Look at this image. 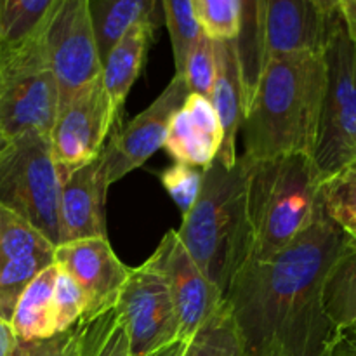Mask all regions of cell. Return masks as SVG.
<instances>
[{
    "mask_svg": "<svg viewBox=\"0 0 356 356\" xmlns=\"http://www.w3.org/2000/svg\"><path fill=\"white\" fill-rule=\"evenodd\" d=\"M348 243H350V249L356 252V232L351 233V235H348Z\"/></svg>",
    "mask_w": 356,
    "mask_h": 356,
    "instance_id": "40",
    "label": "cell"
},
{
    "mask_svg": "<svg viewBox=\"0 0 356 356\" xmlns=\"http://www.w3.org/2000/svg\"><path fill=\"white\" fill-rule=\"evenodd\" d=\"M320 204L346 236L356 232V162L322 181Z\"/></svg>",
    "mask_w": 356,
    "mask_h": 356,
    "instance_id": "24",
    "label": "cell"
},
{
    "mask_svg": "<svg viewBox=\"0 0 356 356\" xmlns=\"http://www.w3.org/2000/svg\"><path fill=\"white\" fill-rule=\"evenodd\" d=\"M59 356H76V325L73 327L72 337H70L68 344H66V348Z\"/></svg>",
    "mask_w": 356,
    "mask_h": 356,
    "instance_id": "39",
    "label": "cell"
},
{
    "mask_svg": "<svg viewBox=\"0 0 356 356\" xmlns=\"http://www.w3.org/2000/svg\"><path fill=\"white\" fill-rule=\"evenodd\" d=\"M160 7V0H89L101 65L110 49L131 26L146 23L159 28L163 19Z\"/></svg>",
    "mask_w": 356,
    "mask_h": 356,
    "instance_id": "19",
    "label": "cell"
},
{
    "mask_svg": "<svg viewBox=\"0 0 356 356\" xmlns=\"http://www.w3.org/2000/svg\"><path fill=\"white\" fill-rule=\"evenodd\" d=\"M61 179L47 136L28 132L9 141L0 153V205L61 245Z\"/></svg>",
    "mask_w": 356,
    "mask_h": 356,
    "instance_id": "7",
    "label": "cell"
},
{
    "mask_svg": "<svg viewBox=\"0 0 356 356\" xmlns=\"http://www.w3.org/2000/svg\"><path fill=\"white\" fill-rule=\"evenodd\" d=\"M54 308L58 334L75 327L86 313V296L82 289L63 270L58 271V278H56Z\"/></svg>",
    "mask_w": 356,
    "mask_h": 356,
    "instance_id": "31",
    "label": "cell"
},
{
    "mask_svg": "<svg viewBox=\"0 0 356 356\" xmlns=\"http://www.w3.org/2000/svg\"><path fill=\"white\" fill-rule=\"evenodd\" d=\"M176 73L183 76L190 94L211 96L216 79V40L200 33L195 44L188 49L181 70Z\"/></svg>",
    "mask_w": 356,
    "mask_h": 356,
    "instance_id": "29",
    "label": "cell"
},
{
    "mask_svg": "<svg viewBox=\"0 0 356 356\" xmlns=\"http://www.w3.org/2000/svg\"><path fill=\"white\" fill-rule=\"evenodd\" d=\"M58 264H51L30 282L19 296L10 316V327L21 341H40L54 337L56 327L54 289Z\"/></svg>",
    "mask_w": 356,
    "mask_h": 356,
    "instance_id": "18",
    "label": "cell"
},
{
    "mask_svg": "<svg viewBox=\"0 0 356 356\" xmlns=\"http://www.w3.org/2000/svg\"><path fill=\"white\" fill-rule=\"evenodd\" d=\"M165 26L170 35L174 52V65L179 72L188 49L200 37V28L195 19L191 0H160Z\"/></svg>",
    "mask_w": 356,
    "mask_h": 356,
    "instance_id": "30",
    "label": "cell"
},
{
    "mask_svg": "<svg viewBox=\"0 0 356 356\" xmlns=\"http://www.w3.org/2000/svg\"><path fill=\"white\" fill-rule=\"evenodd\" d=\"M348 247L346 233L320 204L291 245L238 271L225 302L243 356H332L337 332L323 308V284Z\"/></svg>",
    "mask_w": 356,
    "mask_h": 356,
    "instance_id": "1",
    "label": "cell"
},
{
    "mask_svg": "<svg viewBox=\"0 0 356 356\" xmlns=\"http://www.w3.org/2000/svg\"><path fill=\"white\" fill-rule=\"evenodd\" d=\"M76 356H132L127 329L117 308L79 320Z\"/></svg>",
    "mask_w": 356,
    "mask_h": 356,
    "instance_id": "22",
    "label": "cell"
},
{
    "mask_svg": "<svg viewBox=\"0 0 356 356\" xmlns=\"http://www.w3.org/2000/svg\"><path fill=\"white\" fill-rule=\"evenodd\" d=\"M59 110V89L38 31L0 51V134L51 136Z\"/></svg>",
    "mask_w": 356,
    "mask_h": 356,
    "instance_id": "5",
    "label": "cell"
},
{
    "mask_svg": "<svg viewBox=\"0 0 356 356\" xmlns=\"http://www.w3.org/2000/svg\"><path fill=\"white\" fill-rule=\"evenodd\" d=\"M235 45L249 104L264 68V0H240V26Z\"/></svg>",
    "mask_w": 356,
    "mask_h": 356,
    "instance_id": "20",
    "label": "cell"
},
{
    "mask_svg": "<svg viewBox=\"0 0 356 356\" xmlns=\"http://www.w3.org/2000/svg\"><path fill=\"white\" fill-rule=\"evenodd\" d=\"M323 308L336 332L356 329V252L350 247L327 273Z\"/></svg>",
    "mask_w": 356,
    "mask_h": 356,
    "instance_id": "21",
    "label": "cell"
},
{
    "mask_svg": "<svg viewBox=\"0 0 356 356\" xmlns=\"http://www.w3.org/2000/svg\"><path fill=\"white\" fill-rule=\"evenodd\" d=\"M7 145H9V141H7V139H6V138H3V136H2V134H0V153H2V152H3V149H6V148H7Z\"/></svg>",
    "mask_w": 356,
    "mask_h": 356,
    "instance_id": "41",
    "label": "cell"
},
{
    "mask_svg": "<svg viewBox=\"0 0 356 356\" xmlns=\"http://www.w3.org/2000/svg\"><path fill=\"white\" fill-rule=\"evenodd\" d=\"M190 94L181 75H174L160 96L146 110L118 129L103 148V165L108 184L124 179L139 169L149 156L163 148L172 117Z\"/></svg>",
    "mask_w": 356,
    "mask_h": 356,
    "instance_id": "11",
    "label": "cell"
},
{
    "mask_svg": "<svg viewBox=\"0 0 356 356\" xmlns=\"http://www.w3.org/2000/svg\"><path fill=\"white\" fill-rule=\"evenodd\" d=\"M73 334V327L66 332L56 334L54 337L40 341H21L17 339L14 356H59L68 344Z\"/></svg>",
    "mask_w": 356,
    "mask_h": 356,
    "instance_id": "33",
    "label": "cell"
},
{
    "mask_svg": "<svg viewBox=\"0 0 356 356\" xmlns=\"http://www.w3.org/2000/svg\"><path fill=\"white\" fill-rule=\"evenodd\" d=\"M117 120L101 76L59 106L49 136L59 179H66L103 153L108 132Z\"/></svg>",
    "mask_w": 356,
    "mask_h": 356,
    "instance_id": "8",
    "label": "cell"
},
{
    "mask_svg": "<svg viewBox=\"0 0 356 356\" xmlns=\"http://www.w3.org/2000/svg\"><path fill=\"white\" fill-rule=\"evenodd\" d=\"M155 30L156 28H153L152 24H134L122 35L120 40L110 49L104 58L101 80L117 118L120 117L129 90L132 89L136 79L141 73Z\"/></svg>",
    "mask_w": 356,
    "mask_h": 356,
    "instance_id": "17",
    "label": "cell"
},
{
    "mask_svg": "<svg viewBox=\"0 0 356 356\" xmlns=\"http://www.w3.org/2000/svg\"><path fill=\"white\" fill-rule=\"evenodd\" d=\"M146 266L163 278L179 322V337L190 341L222 308L225 298L181 243L176 229L163 235Z\"/></svg>",
    "mask_w": 356,
    "mask_h": 356,
    "instance_id": "10",
    "label": "cell"
},
{
    "mask_svg": "<svg viewBox=\"0 0 356 356\" xmlns=\"http://www.w3.org/2000/svg\"><path fill=\"white\" fill-rule=\"evenodd\" d=\"M54 0H0V44H19L44 23Z\"/></svg>",
    "mask_w": 356,
    "mask_h": 356,
    "instance_id": "25",
    "label": "cell"
},
{
    "mask_svg": "<svg viewBox=\"0 0 356 356\" xmlns=\"http://www.w3.org/2000/svg\"><path fill=\"white\" fill-rule=\"evenodd\" d=\"M212 106L222 129V143L216 159L232 167L236 162V136L247 110L245 89L235 40H216V79L211 90Z\"/></svg>",
    "mask_w": 356,
    "mask_h": 356,
    "instance_id": "16",
    "label": "cell"
},
{
    "mask_svg": "<svg viewBox=\"0 0 356 356\" xmlns=\"http://www.w3.org/2000/svg\"><path fill=\"white\" fill-rule=\"evenodd\" d=\"M186 344L188 341L177 339L174 341V343L167 344V346L160 348L159 351H153V353H149L148 356H183L184 350H186Z\"/></svg>",
    "mask_w": 356,
    "mask_h": 356,
    "instance_id": "37",
    "label": "cell"
},
{
    "mask_svg": "<svg viewBox=\"0 0 356 356\" xmlns=\"http://www.w3.org/2000/svg\"><path fill=\"white\" fill-rule=\"evenodd\" d=\"M108 188L110 184L101 155L61 181V191H59L61 243L106 236L104 204H106Z\"/></svg>",
    "mask_w": 356,
    "mask_h": 356,
    "instance_id": "13",
    "label": "cell"
},
{
    "mask_svg": "<svg viewBox=\"0 0 356 356\" xmlns=\"http://www.w3.org/2000/svg\"><path fill=\"white\" fill-rule=\"evenodd\" d=\"M202 177H204V172H200L197 167L177 162L160 174L162 186L165 188L174 204L183 211V214H186L197 202L200 195Z\"/></svg>",
    "mask_w": 356,
    "mask_h": 356,
    "instance_id": "32",
    "label": "cell"
},
{
    "mask_svg": "<svg viewBox=\"0 0 356 356\" xmlns=\"http://www.w3.org/2000/svg\"><path fill=\"white\" fill-rule=\"evenodd\" d=\"M313 3L325 19H332L339 13V0H313Z\"/></svg>",
    "mask_w": 356,
    "mask_h": 356,
    "instance_id": "38",
    "label": "cell"
},
{
    "mask_svg": "<svg viewBox=\"0 0 356 356\" xmlns=\"http://www.w3.org/2000/svg\"><path fill=\"white\" fill-rule=\"evenodd\" d=\"M323 51L282 54L264 63L243 118V155L266 160L313 155L325 94Z\"/></svg>",
    "mask_w": 356,
    "mask_h": 356,
    "instance_id": "2",
    "label": "cell"
},
{
    "mask_svg": "<svg viewBox=\"0 0 356 356\" xmlns=\"http://www.w3.org/2000/svg\"><path fill=\"white\" fill-rule=\"evenodd\" d=\"M17 346V337L7 320L0 318V356H14Z\"/></svg>",
    "mask_w": 356,
    "mask_h": 356,
    "instance_id": "36",
    "label": "cell"
},
{
    "mask_svg": "<svg viewBox=\"0 0 356 356\" xmlns=\"http://www.w3.org/2000/svg\"><path fill=\"white\" fill-rule=\"evenodd\" d=\"M323 58L325 94L312 159L325 181L356 162V42L339 13L329 21Z\"/></svg>",
    "mask_w": 356,
    "mask_h": 356,
    "instance_id": "6",
    "label": "cell"
},
{
    "mask_svg": "<svg viewBox=\"0 0 356 356\" xmlns=\"http://www.w3.org/2000/svg\"><path fill=\"white\" fill-rule=\"evenodd\" d=\"M183 356H243L238 330L228 306L205 323L186 344Z\"/></svg>",
    "mask_w": 356,
    "mask_h": 356,
    "instance_id": "27",
    "label": "cell"
},
{
    "mask_svg": "<svg viewBox=\"0 0 356 356\" xmlns=\"http://www.w3.org/2000/svg\"><path fill=\"white\" fill-rule=\"evenodd\" d=\"M54 264V256L38 254L0 263V318L10 322L16 302L38 273Z\"/></svg>",
    "mask_w": 356,
    "mask_h": 356,
    "instance_id": "26",
    "label": "cell"
},
{
    "mask_svg": "<svg viewBox=\"0 0 356 356\" xmlns=\"http://www.w3.org/2000/svg\"><path fill=\"white\" fill-rule=\"evenodd\" d=\"M339 14L348 35L356 42V0H339Z\"/></svg>",
    "mask_w": 356,
    "mask_h": 356,
    "instance_id": "35",
    "label": "cell"
},
{
    "mask_svg": "<svg viewBox=\"0 0 356 356\" xmlns=\"http://www.w3.org/2000/svg\"><path fill=\"white\" fill-rule=\"evenodd\" d=\"M332 356H356V329L337 332Z\"/></svg>",
    "mask_w": 356,
    "mask_h": 356,
    "instance_id": "34",
    "label": "cell"
},
{
    "mask_svg": "<svg viewBox=\"0 0 356 356\" xmlns=\"http://www.w3.org/2000/svg\"><path fill=\"white\" fill-rule=\"evenodd\" d=\"M247 170L249 160L243 155L232 167L216 159L204 170L197 202L183 214V225L176 229L184 249L222 298L252 256Z\"/></svg>",
    "mask_w": 356,
    "mask_h": 356,
    "instance_id": "3",
    "label": "cell"
},
{
    "mask_svg": "<svg viewBox=\"0 0 356 356\" xmlns=\"http://www.w3.org/2000/svg\"><path fill=\"white\" fill-rule=\"evenodd\" d=\"M247 160L250 259L266 261L291 245L315 221L322 179L309 155Z\"/></svg>",
    "mask_w": 356,
    "mask_h": 356,
    "instance_id": "4",
    "label": "cell"
},
{
    "mask_svg": "<svg viewBox=\"0 0 356 356\" xmlns=\"http://www.w3.org/2000/svg\"><path fill=\"white\" fill-rule=\"evenodd\" d=\"M54 263L82 289L86 296L82 318L115 308L129 277V268L115 256L106 236L61 243L54 250Z\"/></svg>",
    "mask_w": 356,
    "mask_h": 356,
    "instance_id": "12",
    "label": "cell"
},
{
    "mask_svg": "<svg viewBox=\"0 0 356 356\" xmlns=\"http://www.w3.org/2000/svg\"><path fill=\"white\" fill-rule=\"evenodd\" d=\"M115 308L127 329L132 356H148L181 339L167 284L146 264L129 268Z\"/></svg>",
    "mask_w": 356,
    "mask_h": 356,
    "instance_id": "9",
    "label": "cell"
},
{
    "mask_svg": "<svg viewBox=\"0 0 356 356\" xmlns=\"http://www.w3.org/2000/svg\"><path fill=\"white\" fill-rule=\"evenodd\" d=\"M202 33L212 40H236L240 26V0H191Z\"/></svg>",
    "mask_w": 356,
    "mask_h": 356,
    "instance_id": "28",
    "label": "cell"
},
{
    "mask_svg": "<svg viewBox=\"0 0 356 356\" xmlns=\"http://www.w3.org/2000/svg\"><path fill=\"white\" fill-rule=\"evenodd\" d=\"M222 143V129L209 97L188 94L172 117L163 148L184 165L209 169Z\"/></svg>",
    "mask_w": 356,
    "mask_h": 356,
    "instance_id": "15",
    "label": "cell"
},
{
    "mask_svg": "<svg viewBox=\"0 0 356 356\" xmlns=\"http://www.w3.org/2000/svg\"><path fill=\"white\" fill-rule=\"evenodd\" d=\"M329 21L313 0H264V63L291 52L323 51Z\"/></svg>",
    "mask_w": 356,
    "mask_h": 356,
    "instance_id": "14",
    "label": "cell"
},
{
    "mask_svg": "<svg viewBox=\"0 0 356 356\" xmlns=\"http://www.w3.org/2000/svg\"><path fill=\"white\" fill-rule=\"evenodd\" d=\"M0 51H2V44H0Z\"/></svg>",
    "mask_w": 356,
    "mask_h": 356,
    "instance_id": "42",
    "label": "cell"
},
{
    "mask_svg": "<svg viewBox=\"0 0 356 356\" xmlns=\"http://www.w3.org/2000/svg\"><path fill=\"white\" fill-rule=\"evenodd\" d=\"M56 245L35 226L0 205V263L26 256H54Z\"/></svg>",
    "mask_w": 356,
    "mask_h": 356,
    "instance_id": "23",
    "label": "cell"
}]
</instances>
